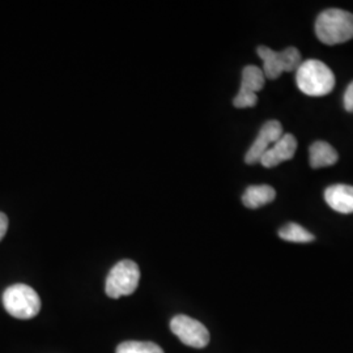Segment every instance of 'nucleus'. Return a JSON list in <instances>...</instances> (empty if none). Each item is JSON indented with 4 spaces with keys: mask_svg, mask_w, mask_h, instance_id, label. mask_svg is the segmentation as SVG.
Listing matches in <instances>:
<instances>
[{
    "mask_svg": "<svg viewBox=\"0 0 353 353\" xmlns=\"http://www.w3.org/2000/svg\"><path fill=\"white\" fill-rule=\"evenodd\" d=\"M170 328L179 341L192 348H204L210 343L208 330L194 318L176 316L170 322Z\"/></svg>",
    "mask_w": 353,
    "mask_h": 353,
    "instance_id": "nucleus-6",
    "label": "nucleus"
},
{
    "mask_svg": "<svg viewBox=\"0 0 353 353\" xmlns=\"http://www.w3.org/2000/svg\"><path fill=\"white\" fill-rule=\"evenodd\" d=\"M259 58L263 61V74L267 79L275 80L284 72H292L300 67L301 52L290 46L281 52L274 51L267 46H259L256 49Z\"/></svg>",
    "mask_w": 353,
    "mask_h": 353,
    "instance_id": "nucleus-5",
    "label": "nucleus"
},
{
    "mask_svg": "<svg viewBox=\"0 0 353 353\" xmlns=\"http://www.w3.org/2000/svg\"><path fill=\"white\" fill-rule=\"evenodd\" d=\"M343 102H344V109H345L348 113H353V81L347 87V89H345Z\"/></svg>",
    "mask_w": 353,
    "mask_h": 353,
    "instance_id": "nucleus-15",
    "label": "nucleus"
},
{
    "mask_svg": "<svg viewBox=\"0 0 353 353\" xmlns=\"http://www.w3.org/2000/svg\"><path fill=\"white\" fill-rule=\"evenodd\" d=\"M296 81L299 89L305 94L321 97L328 94L335 87V75L323 62L309 59L297 68Z\"/></svg>",
    "mask_w": 353,
    "mask_h": 353,
    "instance_id": "nucleus-2",
    "label": "nucleus"
},
{
    "mask_svg": "<svg viewBox=\"0 0 353 353\" xmlns=\"http://www.w3.org/2000/svg\"><path fill=\"white\" fill-rule=\"evenodd\" d=\"M265 76L262 68L256 65H246L242 71V80L239 94L234 97L233 105L239 109L254 108L258 102L256 93L265 87Z\"/></svg>",
    "mask_w": 353,
    "mask_h": 353,
    "instance_id": "nucleus-7",
    "label": "nucleus"
},
{
    "mask_svg": "<svg viewBox=\"0 0 353 353\" xmlns=\"http://www.w3.org/2000/svg\"><path fill=\"white\" fill-rule=\"evenodd\" d=\"M325 201L328 205L343 214H353V186L332 185L325 191Z\"/></svg>",
    "mask_w": 353,
    "mask_h": 353,
    "instance_id": "nucleus-10",
    "label": "nucleus"
},
{
    "mask_svg": "<svg viewBox=\"0 0 353 353\" xmlns=\"http://www.w3.org/2000/svg\"><path fill=\"white\" fill-rule=\"evenodd\" d=\"M279 237L283 240L297 242V243H306V242L314 241V236L310 232H307L305 228L294 223H290L281 228L279 230Z\"/></svg>",
    "mask_w": 353,
    "mask_h": 353,
    "instance_id": "nucleus-13",
    "label": "nucleus"
},
{
    "mask_svg": "<svg viewBox=\"0 0 353 353\" xmlns=\"http://www.w3.org/2000/svg\"><path fill=\"white\" fill-rule=\"evenodd\" d=\"M139 265L134 261L125 259L114 265L109 272L105 290L110 299H121L132 294L139 285Z\"/></svg>",
    "mask_w": 353,
    "mask_h": 353,
    "instance_id": "nucleus-4",
    "label": "nucleus"
},
{
    "mask_svg": "<svg viewBox=\"0 0 353 353\" xmlns=\"http://www.w3.org/2000/svg\"><path fill=\"white\" fill-rule=\"evenodd\" d=\"M275 196H276V191L274 188L268 185H254V186H249L245 191V194L242 195V203L245 207L255 210L274 202Z\"/></svg>",
    "mask_w": 353,
    "mask_h": 353,
    "instance_id": "nucleus-12",
    "label": "nucleus"
},
{
    "mask_svg": "<svg viewBox=\"0 0 353 353\" xmlns=\"http://www.w3.org/2000/svg\"><path fill=\"white\" fill-rule=\"evenodd\" d=\"M7 230H8V217L7 214L0 212V241L4 239Z\"/></svg>",
    "mask_w": 353,
    "mask_h": 353,
    "instance_id": "nucleus-16",
    "label": "nucleus"
},
{
    "mask_svg": "<svg viewBox=\"0 0 353 353\" xmlns=\"http://www.w3.org/2000/svg\"><path fill=\"white\" fill-rule=\"evenodd\" d=\"M309 156H310V166L314 169L335 165L339 159L336 150L331 144H328L327 141H322V140H318L312 144L309 150Z\"/></svg>",
    "mask_w": 353,
    "mask_h": 353,
    "instance_id": "nucleus-11",
    "label": "nucleus"
},
{
    "mask_svg": "<svg viewBox=\"0 0 353 353\" xmlns=\"http://www.w3.org/2000/svg\"><path fill=\"white\" fill-rule=\"evenodd\" d=\"M284 135L283 126L278 121H268L261 128L258 138L252 143V147L245 156L246 164H256L261 161L262 156L270 150L281 137Z\"/></svg>",
    "mask_w": 353,
    "mask_h": 353,
    "instance_id": "nucleus-8",
    "label": "nucleus"
},
{
    "mask_svg": "<svg viewBox=\"0 0 353 353\" xmlns=\"http://www.w3.org/2000/svg\"><path fill=\"white\" fill-rule=\"evenodd\" d=\"M117 353H164L163 348L152 341H125L117 347Z\"/></svg>",
    "mask_w": 353,
    "mask_h": 353,
    "instance_id": "nucleus-14",
    "label": "nucleus"
},
{
    "mask_svg": "<svg viewBox=\"0 0 353 353\" xmlns=\"http://www.w3.org/2000/svg\"><path fill=\"white\" fill-rule=\"evenodd\" d=\"M316 34L325 45L344 43L353 38V13L331 8L318 16Z\"/></svg>",
    "mask_w": 353,
    "mask_h": 353,
    "instance_id": "nucleus-1",
    "label": "nucleus"
},
{
    "mask_svg": "<svg viewBox=\"0 0 353 353\" xmlns=\"http://www.w3.org/2000/svg\"><path fill=\"white\" fill-rule=\"evenodd\" d=\"M296 151L297 139L292 134H284L270 150H267L259 163L265 168H274L293 159Z\"/></svg>",
    "mask_w": 353,
    "mask_h": 353,
    "instance_id": "nucleus-9",
    "label": "nucleus"
},
{
    "mask_svg": "<svg viewBox=\"0 0 353 353\" xmlns=\"http://www.w3.org/2000/svg\"><path fill=\"white\" fill-rule=\"evenodd\" d=\"M3 305L7 313L17 319H32L41 310L37 292L26 284H14L4 290Z\"/></svg>",
    "mask_w": 353,
    "mask_h": 353,
    "instance_id": "nucleus-3",
    "label": "nucleus"
}]
</instances>
